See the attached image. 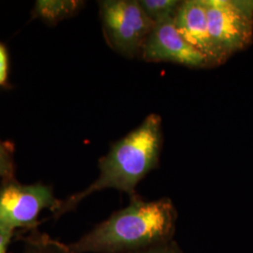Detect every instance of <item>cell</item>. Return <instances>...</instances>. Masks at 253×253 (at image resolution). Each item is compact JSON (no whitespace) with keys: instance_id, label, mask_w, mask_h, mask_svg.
<instances>
[{"instance_id":"cell-11","label":"cell","mask_w":253,"mask_h":253,"mask_svg":"<svg viewBox=\"0 0 253 253\" xmlns=\"http://www.w3.org/2000/svg\"><path fill=\"white\" fill-rule=\"evenodd\" d=\"M0 177L9 179L14 177L13 147L8 142L0 140Z\"/></svg>"},{"instance_id":"cell-5","label":"cell","mask_w":253,"mask_h":253,"mask_svg":"<svg viewBox=\"0 0 253 253\" xmlns=\"http://www.w3.org/2000/svg\"><path fill=\"white\" fill-rule=\"evenodd\" d=\"M61 203L51 186L25 185L14 177L4 179L0 186V230L14 233L19 228H34L43 210L49 209L54 214Z\"/></svg>"},{"instance_id":"cell-1","label":"cell","mask_w":253,"mask_h":253,"mask_svg":"<svg viewBox=\"0 0 253 253\" xmlns=\"http://www.w3.org/2000/svg\"><path fill=\"white\" fill-rule=\"evenodd\" d=\"M177 211L169 198L145 201L138 194L71 244L69 253H131L173 239Z\"/></svg>"},{"instance_id":"cell-6","label":"cell","mask_w":253,"mask_h":253,"mask_svg":"<svg viewBox=\"0 0 253 253\" xmlns=\"http://www.w3.org/2000/svg\"><path fill=\"white\" fill-rule=\"evenodd\" d=\"M140 57L145 62L152 63L171 62L194 69L212 67L205 54L181 36L173 19L154 26Z\"/></svg>"},{"instance_id":"cell-8","label":"cell","mask_w":253,"mask_h":253,"mask_svg":"<svg viewBox=\"0 0 253 253\" xmlns=\"http://www.w3.org/2000/svg\"><path fill=\"white\" fill-rule=\"evenodd\" d=\"M84 5V1L78 0H39L31 10V19L42 20L54 27L65 19L74 16Z\"/></svg>"},{"instance_id":"cell-10","label":"cell","mask_w":253,"mask_h":253,"mask_svg":"<svg viewBox=\"0 0 253 253\" xmlns=\"http://www.w3.org/2000/svg\"><path fill=\"white\" fill-rule=\"evenodd\" d=\"M21 253H69L67 246L52 237L34 233L24 241Z\"/></svg>"},{"instance_id":"cell-2","label":"cell","mask_w":253,"mask_h":253,"mask_svg":"<svg viewBox=\"0 0 253 253\" xmlns=\"http://www.w3.org/2000/svg\"><path fill=\"white\" fill-rule=\"evenodd\" d=\"M162 146V118L150 114L140 126L111 145L108 153L99 161V177L86 189L62 201L54 217L72 211L83 200L100 190L115 189L134 196L138 184L159 166Z\"/></svg>"},{"instance_id":"cell-9","label":"cell","mask_w":253,"mask_h":253,"mask_svg":"<svg viewBox=\"0 0 253 253\" xmlns=\"http://www.w3.org/2000/svg\"><path fill=\"white\" fill-rule=\"evenodd\" d=\"M145 14L154 23L160 24L174 19L180 7L179 0H138Z\"/></svg>"},{"instance_id":"cell-12","label":"cell","mask_w":253,"mask_h":253,"mask_svg":"<svg viewBox=\"0 0 253 253\" xmlns=\"http://www.w3.org/2000/svg\"><path fill=\"white\" fill-rule=\"evenodd\" d=\"M9 79V54L6 47L0 42V87H6Z\"/></svg>"},{"instance_id":"cell-4","label":"cell","mask_w":253,"mask_h":253,"mask_svg":"<svg viewBox=\"0 0 253 253\" xmlns=\"http://www.w3.org/2000/svg\"><path fill=\"white\" fill-rule=\"evenodd\" d=\"M103 36L111 49L125 57L141 55L154 23L138 0L99 1Z\"/></svg>"},{"instance_id":"cell-14","label":"cell","mask_w":253,"mask_h":253,"mask_svg":"<svg viewBox=\"0 0 253 253\" xmlns=\"http://www.w3.org/2000/svg\"><path fill=\"white\" fill-rule=\"evenodd\" d=\"M14 233L0 230V253H8L9 244L11 242Z\"/></svg>"},{"instance_id":"cell-3","label":"cell","mask_w":253,"mask_h":253,"mask_svg":"<svg viewBox=\"0 0 253 253\" xmlns=\"http://www.w3.org/2000/svg\"><path fill=\"white\" fill-rule=\"evenodd\" d=\"M209 36L218 65L253 42V0H205Z\"/></svg>"},{"instance_id":"cell-13","label":"cell","mask_w":253,"mask_h":253,"mask_svg":"<svg viewBox=\"0 0 253 253\" xmlns=\"http://www.w3.org/2000/svg\"><path fill=\"white\" fill-rule=\"evenodd\" d=\"M131 253H183L176 244V242L172 239L171 241L164 242L162 244L156 245L153 247L147 248L145 250H141L138 252Z\"/></svg>"},{"instance_id":"cell-7","label":"cell","mask_w":253,"mask_h":253,"mask_svg":"<svg viewBox=\"0 0 253 253\" xmlns=\"http://www.w3.org/2000/svg\"><path fill=\"white\" fill-rule=\"evenodd\" d=\"M173 23L181 36L205 54L212 67L218 66L217 56L209 36L205 0L182 1L173 19Z\"/></svg>"}]
</instances>
